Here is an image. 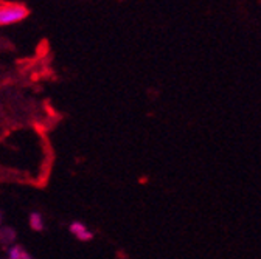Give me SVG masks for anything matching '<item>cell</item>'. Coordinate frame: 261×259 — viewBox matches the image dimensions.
I'll return each mask as SVG.
<instances>
[{
    "label": "cell",
    "mask_w": 261,
    "mask_h": 259,
    "mask_svg": "<svg viewBox=\"0 0 261 259\" xmlns=\"http://www.w3.org/2000/svg\"><path fill=\"white\" fill-rule=\"evenodd\" d=\"M30 10L22 4H0V25H14L27 19Z\"/></svg>",
    "instance_id": "obj_1"
},
{
    "label": "cell",
    "mask_w": 261,
    "mask_h": 259,
    "mask_svg": "<svg viewBox=\"0 0 261 259\" xmlns=\"http://www.w3.org/2000/svg\"><path fill=\"white\" fill-rule=\"evenodd\" d=\"M69 230H70V233H72L76 239H80V241H83V242L92 241V238H93V233L87 228V226H86L83 222H78V220H75L73 223H70Z\"/></svg>",
    "instance_id": "obj_2"
},
{
    "label": "cell",
    "mask_w": 261,
    "mask_h": 259,
    "mask_svg": "<svg viewBox=\"0 0 261 259\" xmlns=\"http://www.w3.org/2000/svg\"><path fill=\"white\" fill-rule=\"evenodd\" d=\"M8 259H33V256L19 244H13L8 248Z\"/></svg>",
    "instance_id": "obj_3"
},
{
    "label": "cell",
    "mask_w": 261,
    "mask_h": 259,
    "mask_svg": "<svg viewBox=\"0 0 261 259\" xmlns=\"http://www.w3.org/2000/svg\"><path fill=\"white\" fill-rule=\"evenodd\" d=\"M30 226H31V230H35V232H44L45 225H44V217L41 213L35 211L30 214Z\"/></svg>",
    "instance_id": "obj_4"
},
{
    "label": "cell",
    "mask_w": 261,
    "mask_h": 259,
    "mask_svg": "<svg viewBox=\"0 0 261 259\" xmlns=\"http://www.w3.org/2000/svg\"><path fill=\"white\" fill-rule=\"evenodd\" d=\"M16 239V232L10 226H4V228H0V242L4 245H11V242H14Z\"/></svg>",
    "instance_id": "obj_5"
},
{
    "label": "cell",
    "mask_w": 261,
    "mask_h": 259,
    "mask_svg": "<svg viewBox=\"0 0 261 259\" xmlns=\"http://www.w3.org/2000/svg\"><path fill=\"white\" fill-rule=\"evenodd\" d=\"M0 222H2V214H0Z\"/></svg>",
    "instance_id": "obj_6"
},
{
    "label": "cell",
    "mask_w": 261,
    "mask_h": 259,
    "mask_svg": "<svg viewBox=\"0 0 261 259\" xmlns=\"http://www.w3.org/2000/svg\"><path fill=\"white\" fill-rule=\"evenodd\" d=\"M7 259H8V257H7Z\"/></svg>",
    "instance_id": "obj_7"
}]
</instances>
